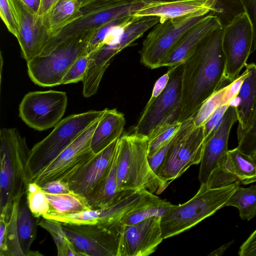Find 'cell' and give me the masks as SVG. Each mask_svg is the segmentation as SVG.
Instances as JSON below:
<instances>
[{
  "instance_id": "6da1fadb",
  "label": "cell",
  "mask_w": 256,
  "mask_h": 256,
  "mask_svg": "<svg viewBox=\"0 0 256 256\" xmlns=\"http://www.w3.org/2000/svg\"><path fill=\"white\" fill-rule=\"evenodd\" d=\"M223 32L222 27L208 36L182 64L180 122L193 117L202 104L226 84Z\"/></svg>"
},
{
  "instance_id": "7a4b0ae2",
  "label": "cell",
  "mask_w": 256,
  "mask_h": 256,
  "mask_svg": "<svg viewBox=\"0 0 256 256\" xmlns=\"http://www.w3.org/2000/svg\"><path fill=\"white\" fill-rule=\"evenodd\" d=\"M148 136L132 132L118 140L116 173L120 192L146 189L161 194L168 186L152 169L148 158Z\"/></svg>"
},
{
  "instance_id": "3957f363",
  "label": "cell",
  "mask_w": 256,
  "mask_h": 256,
  "mask_svg": "<svg viewBox=\"0 0 256 256\" xmlns=\"http://www.w3.org/2000/svg\"><path fill=\"white\" fill-rule=\"evenodd\" d=\"M0 211L21 200L32 182L28 168L30 150L16 128L0 131Z\"/></svg>"
},
{
  "instance_id": "277c9868",
  "label": "cell",
  "mask_w": 256,
  "mask_h": 256,
  "mask_svg": "<svg viewBox=\"0 0 256 256\" xmlns=\"http://www.w3.org/2000/svg\"><path fill=\"white\" fill-rule=\"evenodd\" d=\"M156 16H134L114 28L103 42L89 52L88 67L82 80V94L90 98L96 94L102 76L114 58L134 44L149 29L160 22Z\"/></svg>"
},
{
  "instance_id": "5b68a950",
  "label": "cell",
  "mask_w": 256,
  "mask_h": 256,
  "mask_svg": "<svg viewBox=\"0 0 256 256\" xmlns=\"http://www.w3.org/2000/svg\"><path fill=\"white\" fill-rule=\"evenodd\" d=\"M96 29L74 34L42 49L38 55L27 62L30 80L42 87L62 84V78L72 64L82 54L88 53V44Z\"/></svg>"
},
{
  "instance_id": "8992f818",
  "label": "cell",
  "mask_w": 256,
  "mask_h": 256,
  "mask_svg": "<svg viewBox=\"0 0 256 256\" xmlns=\"http://www.w3.org/2000/svg\"><path fill=\"white\" fill-rule=\"evenodd\" d=\"M240 182L218 188L201 184L197 193L185 203L173 206L160 218L163 239L178 234L210 216L224 205Z\"/></svg>"
},
{
  "instance_id": "52a82bcc",
  "label": "cell",
  "mask_w": 256,
  "mask_h": 256,
  "mask_svg": "<svg viewBox=\"0 0 256 256\" xmlns=\"http://www.w3.org/2000/svg\"><path fill=\"white\" fill-rule=\"evenodd\" d=\"M104 112L89 110L61 120L52 132L30 150L28 168L32 180Z\"/></svg>"
},
{
  "instance_id": "ba28073f",
  "label": "cell",
  "mask_w": 256,
  "mask_h": 256,
  "mask_svg": "<svg viewBox=\"0 0 256 256\" xmlns=\"http://www.w3.org/2000/svg\"><path fill=\"white\" fill-rule=\"evenodd\" d=\"M210 12L204 10L160 21L142 42L139 51L142 64L150 69L162 67L184 33Z\"/></svg>"
},
{
  "instance_id": "9c48e42d",
  "label": "cell",
  "mask_w": 256,
  "mask_h": 256,
  "mask_svg": "<svg viewBox=\"0 0 256 256\" xmlns=\"http://www.w3.org/2000/svg\"><path fill=\"white\" fill-rule=\"evenodd\" d=\"M204 142L203 126H195L193 117L183 122L158 170V176L170 184L190 166L200 164Z\"/></svg>"
},
{
  "instance_id": "30bf717a",
  "label": "cell",
  "mask_w": 256,
  "mask_h": 256,
  "mask_svg": "<svg viewBox=\"0 0 256 256\" xmlns=\"http://www.w3.org/2000/svg\"><path fill=\"white\" fill-rule=\"evenodd\" d=\"M148 6V4L140 0L116 5L109 0H98L82 7L81 16L50 38L43 48L54 46L74 34L98 28L113 20L133 16L137 11Z\"/></svg>"
},
{
  "instance_id": "8fae6325",
  "label": "cell",
  "mask_w": 256,
  "mask_h": 256,
  "mask_svg": "<svg viewBox=\"0 0 256 256\" xmlns=\"http://www.w3.org/2000/svg\"><path fill=\"white\" fill-rule=\"evenodd\" d=\"M60 222L78 256H117L122 226Z\"/></svg>"
},
{
  "instance_id": "7c38bea8",
  "label": "cell",
  "mask_w": 256,
  "mask_h": 256,
  "mask_svg": "<svg viewBox=\"0 0 256 256\" xmlns=\"http://www.w3.org/2000/svg\"><path fill=\"white\" fill-rule=\"evenodd\" d=\"M68 105L66 92L49 90L26 94L19 106V116L29 127L42 131L54 127Z\"/></svg>"
},
{
  "instance_id": "4fadbf2b",
  "label": "cell",
  "mask_w": 256,
  "mask_h": 256,
  "mask_svg": "<svg viewBox=\"0 0 256 256\" xmlns=\"http://www.w3.org/2000/svg\"><path fill=\"white\" fill-rule=\"evenodd\" d=\"M99 120L44 168L32 181L40 186L53 180L68 182L95 156L90 147L92 135Z\"/></svg>"
},
{
  "instance_id": "5bb4252c",
  "label": "cell",
  "mask_w": 256,
  "mask_h": 256,
  "mask_svg": "<svg viewBox=\"0 0 256 256\" xmlns=\"http://www.w3.org/2000/svg\"><path fill=\"white\" fill-rule=\"evenodd\" d=\"M182 64L176 66L164 90L152 103L146 105L133 132L148 136L158 125L178 120L180 110Z\"/></svg>"
},
{
  "instance_id": "9a60e30c",
  "label": "cell",
  "mask_w": 256,
  "mask_h": 256,
  "mask_svg": "<svg viewBox=\"0 0 256 256\" xmlns=\"http://www.w3.org/2000/svg\"><path fill=\"white\" fill-rule=\"evenodd\" d=\"M253 38L252 23L246 12L237 16L224 28L222 48L226 56L225 78L230 84L245 67L251 53Z\"/></svg>"
},
{
  "instance_id": "2e32d148",
  "label": "cell",
  "mask_w": 256,
  "mask_h": 256,
  "mask_svg": "<svg viewBox=\"0 0 256 256\" xmlns=\"http://www.w3.org/2000/svg\"><path fill=\"white\" fill-rule=\"evenodd\" d=\"M160 216H152L120 228L117 256H148L164 240Z\"/></svg>"
},
{
  "instance_id": "e0dca14e",
  "label": "cell",
  "mask_w": 256,
  "mask_h": 256,
  "mask_svg": "<svg viewBox=\"0 0 256 256\" xmlns=\"http://www.w3.org/2000/svg\"><path fill=\"white\" fill-rule=\"evenodd\" d=\"M118 138L95 156L68 182L70 190L89 202L97 194L110 168Z\"/></svg>"
},
{
  "instance_id": "ac0fdd59",
  "label": "cell",
  "mask_w": 256,
  "mask_h": 256,
  "mask_svg": "<svg viewBox=\"0 0 256 256\" xmlns=\"http://www.w3.org/2000/svg\"><path fill=\"white\" fill-rule=\"evenodd\" d=\"M146 190L132 191L115 204L104 208L76 214L52 216L48 218L71 224H102L122 226V220L141 202Z\"/></svg>"
},
{
  "instance_id": "d6986e66",
  "label": "cell",
  "mask_w": 256,
  "mask_h": 256,
  "mask_svg": "<svg viewBox=\"0 0 256 256\" xmlns=\"http://www.w3.org/2000/svg\"><path fill=\"white\" fill-rule=\"evenodd\" d=\"M236 122V108L230 104L217 130L205 140L198 174L200 184H206L211 173L226 160L230 134Z\"/></svg>"
},
{
  "instance_id": "ffe728a7",
  "label": "cell",
  "mask_w": 256,
  "mask_h": 256,
  "mask_svg": "<svg viewBox=\"0 0 256 256\" xmlns=\"http://www.w3.org/2000/svg\"><path fill=\"white\" fill-rule=\"evenodd\" d=\"M12 0L18 20L17 39L27 62L41 52L49 36L42 17L31 12L21 0Z\"/></svg>"
},
{
  "instance_id": "44dd1931",
  "label": "cell",
  "mask_w": 256,
  "mask_h": 256,
  "mask_svg": "<svg viewBox=\"0 0 256 256\" xmlns=\"http://www.w3.org/2000/svg\"><path fill=\"white\" fill-rule=\"evenodd\" d=\"M222 27L218 18L210 12L184 33L162 67L170 68L184 63L205 38Z\"/></svg>"
},
{
  "instance_id": "7402d4cb",
  "label": "cell",
  "mask_w": 256,
  "mask_h": 256,
  "mask_svg": "<svg viewBox=\"0 0 256 256\" xmlns=\"http://www.w3.org/2000/svg\"><path fill=\"white\" fill-rule=\"evenodd\" d=\"M245 68L248 70L249 74L230 104L236 110L238 138L252 128L256 119V64H246Z\"/></svg>"
},
{
  "instance_id": "603a6c76",
  "label": "cell",
  "mask_w": 256,
  "mask_h": 256,
  "mask_svg": "<svg viewBox=\"0 0 256 256\" xmlns=\"http://www.w3.org/2000/svg\"><path fill=\"white\" fill-rule=\"evenodd\" d=\"M216 2V0H172L150 3L133 16H156L160 18V21H162L204 10L211 12Z\"/></svg>"
},
{
  "instance_id": "cb8c5ba5",
  "label": "cell",
  "mask_w": 256,
  "mask_h": 256,
  "mask_svg": "<svg viewBox=\"0 0 256 256\" xmlns=\"http://www.w3.org/2000/svg\"><path fill=\"white\" fill-rule=\"evenodd\" d=\"M126 124L124 114L116 109H104L92 135L90 147L97 154L123 134Z\"/></svg>"
},
{
  "instance_id": "d4e9b609",
  "label": "cell",
  "mask_w": 256,
  "mask_h": 256,
  "mask_svg": "<svg viewBox=\"0 0 256 256\" xmlns=\"http://www.w3.org/2000/svg\"><path fill=\"white\" fill-rule=\"evenodd\" d=\"M82 8L78 0H58L42 16L48 38L79 18L82 14Z\"/></svg>"
},
{
  "instance_id": "484cf974",
  "label": "cell",
  "mask_w": 256,
  "mask_h": 256,
  "mask_svg": "<svg viewBox=\"0 0 256 256\" xmlns=\"http://www.w3.org/2000/svg\"><path fill=\"white\" fill-rule=\"evenodd\" d=\"M20 201L14 202L10 206L0 212V256H24L20 246L16 228L18 210Z\"/></svg>"
},
{
  "instance_id": "4316f807",
  "label": "cell",
  "mask_w": 256,
  "mask_h": 256,
  "mask_svg": "<svg viewBox=\"0 0 256 256\" xmlns=\"http://www.w3.org/2000/svg\"><path fill=\"white\" fill-rule=\"evenodd\" d=\"M44 194L49 202L50 210L42 217L44 218L76 214L92 210L84 198L72 190L65 194L44 192Z\"/></svg>"
},
{
  "instance_id": "83f0119b",
  "label": "cell",
  "mask_w": 256,
  "mask_h": 256,
  "mask_svg": "<svg viewBox=\"0 0 256 256\" xmlns=\"http://www.w3.org/2000/svg\"><path fill=\"white\" fill-rule=\"evenodd\" d=\"M40 218H36L30 212L26 198L18 207L16 228L22 250L24 256L40 255L30 250V247L36 238L37 226Z\"/></svg>"
},
{
  "instance_id": "f1b7e54d",
  "label": "cell",
  "mask_w": 256,
  "mask_h": 256,
  "mask_svg": "<svg viewBox=\"0 0 256 256\" xmlns=\"http://www.w3.org/2000/svg\"><path fill=\"white\" fill-rule=\"evenodd\" d=\"M173 205L146 190L141 202L122 220L121 224H131L152 216L162 217Z\"/></svg>"
},
{
  "instance_id": "f546056e",
  "label": "cell",
  "mask_w": 256,
  "mask_h": 256,
  "mask_svg": "<svg viewBox=\"0 0 256 256\" xmlns=\"http://www.w3.org/2000/svg\"><path fill=\"white\" fill-rule=\"evenodd\" d=\"M226 166L240 183L247 184L256 182V162L251 156L244 154L238 147L228 150Z\"/></svg>"
},
{
  "instance_id": "4dcf8cb0",
  "label": "cell",
  "mask_w": 256,
  "mask_h": 256,
  "mask_svg": "<svg viewBox=\"0 0 256 256\" xmlns=\"http://www.w3.org/2000/svg\"><path fill=\"white\" fill-rule=\"evenodd\" d=\"M228 206L237 208L243 220H250L256 216V184L246 188L238 186L224 205Z\"/></svg>"
},
{
  "instance_id": "1f68e13d",
  "label": "cell",
  "mask_w": 256,
  "mask_h": 256,
  "mask_svg": "<svg viewBox=\"0 0 256 256\" xmlns=\"http://www.w3.org/2000/svg\"><path fill=\"white\" fill-rule=\"evenodd\" d=\"M183 122L178 120L156 126L148 135V157H152L178 133Z\"/></svg>"
},
{
  "instance_id": "d6a6232c",
  "label": "cell",
  "mask_w": 256,
  "mask_h": 256,
  "mask_svg": "<svg viewBox=\"0 0 256 256\" xmlns=\"http://www.w3.org/2000/svg\"><path fill=\"white\" fill-rule=\"evenodd\" d=\"M38 226L48 232L51 235L57 248L58 256H78L72 244L68 238L60 222L40 218Z\"/></svg>"
},
{
  "instance_id": "836d02e7",
  "label": "cell",
  "mask_w": 256,
  "mask_h": 256,
  "mask_svg": "<svg viewBox=\"0 0 256 256\" xmlns=\"http://www.w3.org/2000/svg\"><path fill=\"white\" fill-rule=\"evenodd\" d=\"M26 194L28 206L34 216L40 218L48 212L49 202L38 184L34 182H30Z\"/></svg>"
},
{
  "instance_id": "e575fe53",
  "label": "cell",
  "mask_w": 256,
  "mask_h": 256,
  "mask_svg": "<svg viewBox=\"0 0 256 256\" xmlns=\"http://www.w3.org/2000/svg\"><path fill=\"white\" fill-rule=\"evenodd\" d=\"M210 12L218 18L223 28L237 16L245 12L242 4L238 0H216Z\"/></svg>"
},
{
  "instance_id": "d590c367",
  "label": "cell",
  "mask_w": 256,
  "mask_h": 256,
  "mask_svg": "<svg viewBox=\"0 0 256 256\" xmlns=\"http://www.w3.org/2000/svg\"><path fill=\"white\" fill-rule=\"evenodd\" d=\"M226 90V86L220 89L202 104L193 116L195 126L199 127L204 126L218 106L225 104L224 98Z\"/></svg>"
},
{
  "instance_id": "8d00e7d4",
  "label": "cell",
  "mask_w": 256,
  "mask_h": 256,
  "mask_svg": "<svg viewBox=\"0 0 256 256\" xmlns=\"http://www.w3.org/2000/svg\"><path fill=\"white\" fill-rule=\"evenodd\" d=\"M226 162L211 173L206 184L209 188H222L236 182H240L239 179L226 168Z\"/></svg>"
},
{
  "instance_id": "74e56055",
  "label": "cell",
  "mask_w": 256,
  "mask_h": 256,
  "mask_svg": "<svg viewBox=\"0 0 256 256\" xmlns=\"http://www.w3.org/2000/svg\"><path fill=\"white\" fill-rule=\"evenodd\" d=\"M90 55L85 53L71 66L62 79V84L76 83L82 81L89 64Z\"/></svg>"
},
{
  "instance_id": "f35d334b",
  "label": "cell",
  "mask_w": 256,
  "mask_h": 256,
  "mask_svg": "<svg viewBox=\"0 0 256 256\" xmlns=\"http://www.w3.org/2000/svg\"><path fill=\"white\" fill-rule=\"evenodd\" d=\"M0 14L8 31L17 38L18 36V23L12 0H0Z\"/></svg>"
},
{
  "instance_id": "ab89813d",
  "label": "cell",
  "mask_w": 256,
  "mask_h": 256,
  "mask_svg": "<svg viewBox=\"0 0 256 256\" xmlns=\"http://www.w3.org/2000/svg\"><path fill=\"white\" fill-rule=\"evenodd\" d=\"M134 16H128L120 18L110 21L97 28L88 44V52L89 53L96 48L114 28L130 20Z\"/></svg>"
},
{
  "instance_id": "60d3db41",
  "label": "cell",
  "mask_w": 256,
  "mask_h": 256,
  "mask_svg": "<svg viewBox=\"0 0 256 256\" xmlns=\"http://www.w3.org/2000/svg\"><path fill=\"white\" fill-rule=\"evenodd\" d=\"M238 148L243 152L251 156L256 152V119L252 128L238 138Z\"/></svg>"
},
{
  "instance_id": "b9f144b4",
  "label": "cell",
  "mask_w": 256,
  "mask_h": 256,
  "mask_svg": "<svg viewBox=\"0 0 256 256\" xmlns=\"http://www.w3.org/2000/svg\"><path fill=\"white\" fill-rule=\"evenodd\" d=\"M230 104L218 106L204 124V134L205 140L217 130Z\"/></svg>"
},
{
  "instance_id": "7bdbcfd3",
  "label": "cell",
  "mask_w": 256,
  "mask_h": 256,
  "mask_svg": "<svg viewBox=\"0 0 256 256\" xmlns=\"http://www.w3.org/2000/svg\"><path fill=\"white\" fill-rule=\"evenodd\" d=\"M242 4L245 12L252 23L253 38L251 53L256 50V0H238Z\"/></svg>"
},
{
  "instance_id": "ee69618b",
  "label": "cell",
  "mask_w": 256,
  "mask_h": 256,
  "mask_svg": "<svg viewBox=\"0 0 256 256\" xmlns=\"http://www.w3.org/2000/svg\"><path fill=\"white\" fill-rule=\"evenodd\" d=\"M176 66L170 67L168 70L155 82L152 95L147 102V104L152 103L164 90L167 86L170 74L175 68Z\"/></svg>"
},
{
  "instance_id": "f6af8a7d",
  "label": "cell",
  "mask_w": 256,
  "mask_h": 256,
  "mask_svg": "<svg viewBox=\"0 0 256 256\" xmlns=\"http://www.w3.org/2000/svg\"><path fill=\"white\" fill-rule=\"evenodd\" d=\"M40 186L44 192L49 194H65L71 191L68 182L60 180L48 182Z\"/></svg>"
},
{
  "instance_id": "bcb514c9",
  "label": "cell",
  "mask_w": 256,
  "mask_h": 256,
  "mask_svg": "<svg viewBox=\"0 0 256 256\" xmlns=\"http://www.w3.org/2000/svg\"><path fill=\"white\" fill-rule=\"evenodd\" d=\"M240 256H256V230L240 246Z\"/></svg>"
},
{
  "instance_id": "7dc6e473",
  "label": "cell",
  "mask_w": 256,
  "mask_h": 256,
  "mask_svg": "<svg viewBox=\"0 0 256 256\" xmlns=\"http://www.w3.org/2000/svg\"><path fill=\"white\" fill-rule=\"evenodd\" d=\"M58 0H41L38 14L42 17L44 16Z\"/></svg>"
},
{
  "instance_id": "c3c4849f",
  "label": "cell",
  "mask_w": 256,
  "mask_h": 256,
  "mask_svg": "<svg viewBox=\"0 0 256 256\" xmlns=\"http://www.w3.org/2000/svg\"><path fill=\"white\" fill-rule=\"evenodd\" d=\"M24 5L32 12L38 14L41 0H21Z\"/></svg>"
},
{
  "instance_id": "681fc988",
  "label": "cell",
  "mask_w": 256,
  "mask_h": 256,
  "mask_svg": "<svg viewBox=\"0 0 256 256\" xmlns=\"http://www.w3.org/2000/svg\"><path fill=\"white\" fill-rule=\"evenodd\" d=\"M111 2L116 5H122L128 4L138 0H110ZM146 4H150L158 2H164L172 0H139Z\"/></svg>"
},
{
  "instance_id": "f907efd6",
  "label": "cell",
  "mask_w": 256,
  "mask_h": 256,
  "mask_svg": "<svg viewBox=\"0 0 256 256\" xmlns=\"http://www.w3.org/2000/svg\"><path fill=\"white\" fill-rule=\"evenodd\" d=\"M233 242L234 241L232 240L226 244L222 245L220 248L211 252L208 254V256H218L222 255L232 244Z\"/></svg>"
},
{
  "instance_id": "816d5d0a",
  "label": "cell",
  "mask_w": 256,
  "mask_h": 256,
  "mask_svg": "<svg viewBox=\"0 0 256 256\" xmlns=\"http://www.w3.org/2000/svg\"><path fill=\"white\" fill-rule=\"evenodd\" d=\"M82 4V7L92 4L98 0H78Z\"/></svg>"
},
{
  "instance_id": "f5cc1de1",
  "label": "cell",
  "mask_w": 256,
  "mask_h": 256,
  "mask_svg": "<svg viewBox=\"0 0 256 256\" xmlns=\"http://www.w3.org/2000/svg\"><path fill=\"white\" fill-rule=\"evenodd\" d=\"M252 158L256 162V152L251 155Z\"/></svg>"
}]
</instances>
